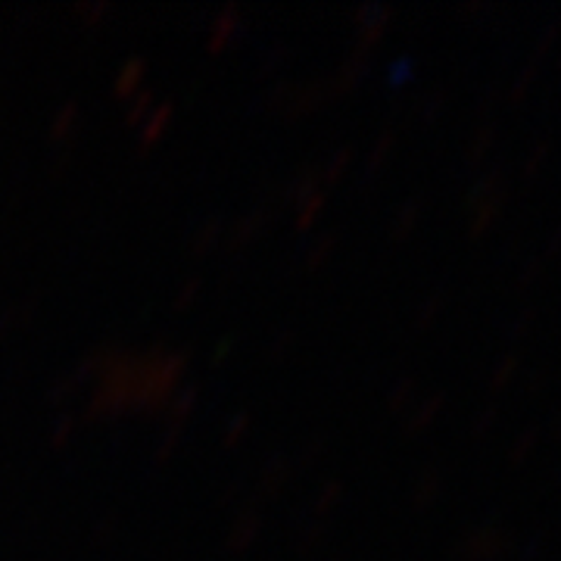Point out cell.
Returning <instances> with one entry per match:
<instances>
[{
  "label": "cell",
  "mask_w": 561,
  "mask_h": 561,
  "mask_svg": "<svg viewBox=\"0 0 561 561\" xmlns=\"http://www.w3.org/2000/svg\"><path fill=\"white\" fill-rule=\"evenodd\" d=\"M505 549H508V537H502L493 527H483L461 542V556L468 561H493L500 559Z\"/></svg>",
  "instance_id": "6da1fadb"
},
{
  "label": "cell",
  "mask_w": 561,
  "mask_h": 561,
  "mask_svg": "<svg viewBox=\"0 0 561 561\" xmlns=\"http://www.w3.org/2000/svg\"><path fill=\"white\" fill-rule=\"evenodd\" d=\"M549 153H552V140H540L537 147H534V153L527 157V162H524V179L534 181L537 175H540L542 162L549 160Z\"/></svg>",
  "instance_id": "7a4b0ae2"
},
{
  "label": "cell",
  "mask_w": 561,
  "mask_h": 561,
  "mask_svg": "<svg viewBox=\"0 0 561 561\" xmlns=\"http://www.w3.org/2000/svg\"><path fill=\"white\" fill-rule=\"evenodd\" d=\"M537 437H540V431H537V427H530V431H524L522 437L515 440V446H512V459H508V465H512V468H518V465H522V461L530 456V449H534Z\"/></svg>",
  "instance_id": "3957f363"
},
{
  "label": "cell",
  "mask_w": 561,
  "mask_h": 561,
  "mask_svg": "<svg viewBox=\"0 0 561 561\" xmlns=\"http://www.w3.org/2000/svg\"><path fill=\"white\" fill-rule=\"evenodd\" d=\"M534 81H537V66L530 62L527 66V72H522V79L512 84V91H508V101L512 103H524L530 98V88H534Z\"/></svg>",
  "instance_id": "277c9868"
},
{
  "label": "cell",
  "mask_w": 561,
  "mask_h": 561,
  "mask_svg": "<svg viewBox=\"0 0 561 561\" xmlns=\"http://www.w3.org/2000/svg\"><path fill=\"white\" fill-rule=\"evenodd\" d=\"M518 368H522V356H505V362H502L500 368H496V375H493V390H502V387H508L512 383V378L518 375Z\"/></svg>",
  "instance_id": "5b68a950"
},
{
  "label": "cell",
  "mask_w": 561,
  "mask_h": 561,
  "mask_svg": "<svg viewBox=\"0 0 561 561\" xmlns=\"http://www.w3.org/2000/svg\"><path fill=\"white\" fill-rule=\"evenodd\" d=\"M493 140H496V128L493 125H483V131L478 135V140L471 144V160L481 162L486 157V150L493 147Z\"/></svg>",
  "instance_id": "8992f818"
},
{
  "label": "cell",
  "mask_w": 561,
  "mask_h": 561,
  "mask_svg": "<svg viewBox=\"0 0 561 561\" xmlns=\"http://www.w3.org/2000/svg\"><path fill=\"white\" fill-rule=\"evenodd\" d=\"M440 405H443L440 397H434V400L427 402V405L421 409L419 415L412 419V431H421V427H427V421H431V419H434V415H437V412H440Z\"/></svg>",
  "instance_id": "52a82bcc"
},
{
  "label": "cell",
  "mask_w": 561,
  "mask_h": 561,
  "mask_svg": "<svg viewBox=\"0 0 561 561\" xmlns=\"http://www.w3.org/2000/svg\"><path fill=\"white\" fill-rule=\"evenodd\" d=\"M559 28H561V25H552V28H549V32L542 35L540 44H537V50H534V66H537V62L546 57V50H549V47L556 44V38H559Z\"/></svg>",
  "instance_id": "ba28073f"
},
{
  "label": "cell",
  "mask_w": 561,
  "mask_h": 561,
  "mask_svg": "<svg viewBox=\"0 0 561 561\" xmlns=\"http://www.w3.org/2000/svg\"><path fill=\"white\" fill-rule=\"evenodd\" d=\"M542 265H546V260H534V262H530V265H527V272H524V275H522V280H518V287H530L534 280L540 278Z\"/></svg>",
  "instance_id": "9c48e42d"
},
{
  "label": "cell",
  "mask_w": 561,
  "mask_h": 561,
  "mask_svg": "<svg viewBox=\"0 0 561 561\" xmlns=\"http://www.w3.org/2000/svg\"><path fill=\"white\" fill-rule=\"evenodd\" d=\"M437 493V474H427V483H421L419 502H431V496Z\"/></svg>",
  "instance_id": "30bf717a"
},
{
  "label": "cell",
  "mask_w": 561,
  "mask_h": 561,
  "mask_svg": "<svg viewBox=\"0 0 561 561\" xmlns=\"http://www.w3.org/2000/svg\"><path fill=\"white\" fill-rule=\"evenodd\" d=\"M496 415H500V405H490V409L483 412V419L478 421V434H483V431H486V427H490V424L496 421Z\"/></svg>",
  "instance_id": "8fae6325"
},
{
  "label": "cell",
  "mask_w": 561,
  "mask_h": 561,
  "mask_svg": "<svg viewBox=\"0 0 561 561\" xmlns=\"http://www.w3.org/2000/svg\"><path fill=\"white\" fill-rule=\"evenodd\" d=\"M530 321H534V312H524L522 319H518V328H515V334H512L515 341H518L522 334H527V328H530Z\"/></svg>",
  "instance_id": "7c38bea8"
},
{
  "label": "cell",
  "mask_w": 561,
  "mask_h": 561,
  "mask_svg": "<svg viewBox=\"0 0 561 561\" xmlns=\"http://www.w3.org/2000/svg\"><path fill=\"white\" fill-rule=\"evenodd\" d=\"M552 256H561V228L556 231V238L549 241V253H546V260H552Z\"/></svg>",
  "instance_id": "4fadbf2b"
},
{
  "label": "cell",
  "mask_w": 561,
  "mask_h": 561,
  "mask_svg": "<svg viewBox=\"0 0 561 561\" xmlns=\"http://www.w3.org/2000/svg\"><path fill=\"white\" fill-rule=\"evenodd\" d=\"M556 434H559V437H561V419H559V431H556Z\"/></svg>",
  "instance_id": "5bb4252c"
},
{
  "label": "cell",
  "mask_w": 561,
  "mask_h": 561,
  "mask_svg": "<svg viewBox=\"0 0 561 561\" xmlns=\"http://www.w3.org/2000/svg\"><path fill=\"white\" fill-rule=\"evenodd\" d=\"M556 69H559V76H561V57H559V66H556Z\"/></svg>",
  "instance_id": "9a60e30c"
}]
</instances>
